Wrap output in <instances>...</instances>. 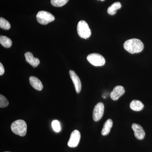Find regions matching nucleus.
<instances>
[{
  "mask_svg": "<svg viewBox=\"0 0 152 152\" xmlns=\"http://www.w3.org/2000/svg\"><path fill=\"white\" fill-rule=\"evenodd\" d=\"M124 47L129 53L134 54L141 52L144 45L142 42L138 39H132L126 41L124 44Z\"/></svg>",
  "mask_w": 152,
  "mask_h": 152,
  "instance_id": "obj_1",
  "label": "nucleus"
},
{
  "mask_svg": "<svg viewBox=\"0 0 152 152\" xmlns=\"http://www.w3.org/2000/svg\"><path fill=\"white\" fill-rule=\"evenodd\" d=\"M11 130L16 134L21 137L26 135L27 132L26 123L23 120H18L14 121L11 125Z\"/></svg>",
  "mask_w": 152,
  "mask_h": 152,
  "instance_id": "obj_2",
  "label": "nucleus"
},
{
  "mask_svg": "<svg viewBox=\"0 0 152 152\" xmlns=\"http://www.w3.org/2000/svg\"><path fill=\"white\" fill-rule=\"evenodd\" d=\"M77 31L80 37L85 39L89 38L91 34L88 25L84 20H81L79 22L77 27Z\"/></svg>",
  "mask_w": 152,
  "mask_h": 152,
  "instance_id": "obj_3",
  "label": "nucleus"
},
{
  "mask_svg": "<svg viewBox=\"0 0 152 152\" xmlns=\"http://www.w3.org/2000/svg\"><path fill=\"white\" fill-rule=\"evenodd\" d=\"M37 19L38 23L41 24L47 25L53 21L55 20V17L49 12L41 11L38 12L37 14Z\"/></svg>",
  "mask_w": 152,
  "mask_h": 152,
  "instance_id": "obj_4",
  "label": "nucleus"
},
{
  "mask_svg": "<svg viewBox=\"0 0 152 152\" xmlns=\"http://www.w3.org/2000/svg\"><path fill=\"white\" fill-rule=\"evenodd\" d=\"M88 61L95 66H102L105 64V60L102 55L98 53H92L87 57Z\"/></svg>",
  "mask_w": 152,
  "mask_h": 152,
  "instance_id": "obj_5",
  "label": "nucleus"
},
{
  "mask_svg": "<svg viewBox=\"0 0 152 152\" xmlns=\"http://www.w3.org/2000/svg\"><path fill=\"white\" fill-rule=\"evenodd\" d=\"M104 106L102 102L98 103L96 104L93 110V119L95 122H97L101 119L104 115Z\"/></svg>",
  "mask_w": 152,
  "mask_h": 152,
  "instance_id": "obj_6",
  "label": "nucleus"
},
{
  "mask_svg": "<svg viewBox=\"0 0 152 152\" xmlns=\"http://www.w3.org/2000/svg\"><path fill=\"white\" fill-rule=\"evenodd\" d=\"M80 133L77 130H75L72 132L68 142V146L70 148L77 146L80 140Z\"/></svg>",
  "mask_w": 152,
  "mask_h": 152,
  "instance_id": "obj_7",
  "label": "nucleus"
},
{
  "mask_svg": "<svg viewBox=\"0 0 152 152\" xmlns=\"http://www.w3.org/2000/svg\"><path fill=\"white\" fill-rule=\"evenodd\" d=\"M71 78L73 83L76 92L79 94L80 92L82 89V84L78 76L73 70L69 71V72Z\"/></svg>",
  "mask_w": 152,
  "mask_h": 152,
  "instance_id": "obj_8",
  "label": "nucleus"
},
{
  "mask_svg": "<svg viewBox=\"0 0 152 152\" xmlns=\"http://www.w3.org/2000/svg\"><path fill=\"white\" fill-rule=\"evenodd\" d=\"M125 92V90L124 87L118 86L114 88L113 90L110 93V96L112 100L116 101L124 95Z\"/></svg>",
  "mask_w": 152,
  "mask_h": 152,
  "instance_id": "obj_9",
  "label": "nucleus"
},
{
  "mask_svg": "<svg viewBox=\"0 0 152 152\" xmlns=\"http://www.w3.org/2000/svg\"><path fill=\"white\" fill-rule=\"evenodd\" d=\"M132 128L134 131L136 138L139 140H142L144 138L145 133L140 125L137 124H133L132 125Z\"/></svg>",
  "mask_w": 152,
  "mask_h": 152,
  "instance_id": "obj_10",
  "label": "nucleus"
},
{
  "mask_svg": "<svg viewBox=\"0 0 152 152\" xmlns=\"http://www.w3.org/2000/svg\"><path fill=\"white\" fill-rule=\"evenodd\" d=\"M26 61L34 67H36L40 63L39 60L38 58H34V56L30 52H27L25 54Z\"/></svg>",
  "mask_w": 152,
  "mask_h": 152,
  "instance_id": "obj_11",
  "label": "nucleus"
},
{
  "mask_svg": "<svg viewBox=\"0 0 152 152\" xmlns=\"http://www.w3.org/2000/svg\"><path fill=\"white\" fill-rule=\"evenodd\" d=\"M29 81L31 86L36 90L41 91L43 88L42 83L37 77L31 76L29 78Z\"/></svg>",
  "mask_w": 152,
  "mask_h": 152,
  "instance_id": "obj_12",
  "label": "nucleus"
},
{
  "mask_svg": "<svg viewBox=\"0 0 152 152\" xmlns=\"http://www.w3.org/2000/svg\"><path fill=\"white\" fill-rule=\"evenodd\" d=\"M143 104L141 102L137 100L132 101L130 104V107L133 111L139 112L144 108Z\"/></svg>",
  "mask_w": 152,
  "mask_h": 152,
  "instance_id": "obj_13",
  "label": "nucleus"
},
{
  "mask_svg": "<svg viewBox=\"0 0 152 152\" xmlns=\"http://www.w3.org/2000/svg\"><path fill=\"white\" fill-rule=\"evenodd\" d=\"M113 125V121L110 119L107 120L104 124L103 128L102 129L101 134L103 136L107 135L110 132Z\"/></svg>",
  "mask_w": 152,
  "mask_h": 152,
  "instance_id": "obj_14",
  "label": "nucleus"
},
{
  "mask_svg": "<svg viewBox=\"0 0 152 152\" xmlns=\"http://www.w3.org/2000/svg\"><path fill=\"white\" fill-rule=\"evenodd\" d=\"M121 3L119 2L114 3L108 9V13L111 15H113L116 13L117 10L121 9Z\"/></svg>",
  "mask_w": 152,
  "mask_h": 152,
  "instance_id": "obj_15",
  "label": "nucleus"
},
{
  "mask_svg": "<svg viewBox=\"0 0 152 152\" xmlns=\"http://www.w3.org/2000/svg\"><path fill=\"white\" fill-rule=\"evenodd\" d=\"M0 43L3 47L5 48H10L12 45V41L10 38L6 36H1Z\"/></svg>",
  "mask_w": 152,
  "mask_h": 152,
  "instance_id": "obj_16",
  "label": "nucleus"
},
{
  "mask_svg": "<svg viewBox=\"0 0 152 152\" xmlns=\"http://www.w3.org/2000/svg\"><path fill=\"white\" fill-rule=\"evenodd\" d=\"M0 27L3 29L8 30L11 28L10 23L4 18H0Z\"/></svg>",
  "mask_w": 152,
  "mask_h": 152,
  "instance_id": "obj_17",
  "label": "nucleus"
},
{
  "mask_svg": "<svg viewBox=\"0 0 152 152\" xmlns=\"http://www.w3.org/2000/svg\"><path fill=\"white\" fill-rule=\"evenodd\" d=\"M69 0H51L53 6L56 7H61L65 5Z\"/></svg>",
  "mask_w": 152,
  "mask_h": 152,
  "instance_id": "obj_18",
  "label": "nucleus"
},
{
  "mask_svg": "<svg viewBox=\"0 0 152 152\" xmlns=\"http://www.w3.org/2000/svg\"><path fill=\"white\" fill-rule=\"evenodd\" d=\"M9 101L3 95H0V107L4 108L8 106Z\"/></svg>",
  "mask_w": 152,
  "mask_h": 152,
  "instance_id": "obj_19",
  "label": "nucleus"
},
{
  "mask_svg": "<svg viewBox=\"0 0 152 152\" xmlns=\"http://www.w3.org/2000/svg\"><path fill=\"white\" fill-rule=\"evenodd\" d=\"M52 126L53 129L56 132H59L61 131V127L60 122L57 120H54L52 122Z\"/></svg>",
  "mask_w": 152,
  "mask_h": 152,
  "instance_id": "obj_20",
  "label": "nucleus"
},
{
  "mask_svg": "<svg viewBox=\"0 0 152 152\" xmlns=\"http://www.w3.org/2000/svg\"><path fill=\"white\" fill-rule=\"evenodd\" d=\"M4 68L2 64L1 63H0V75H2L4 73Z\"/></svg>",
  "mask_w": 152,
  "mask_h": 152,
  "instance_id": "obj_21",
  "label": "nucleus"
},
{
  "mask_svg": "<svg viewBox=\"0 0 152 152\" xmlns=\"http://www.w3.org/2000/svg\"><path fill=\"white\" fill-rule=\"evenodd\" d=\"M98 1H99V0H98ZM100 1H105V0H100Z\"/></svg>",
  "mask_w": 152,
  "mask_h": 152,
  "instance_id": "obj_22",
  "label": "nucleus"
},
{
  "mask_svg": "<svg viewBox=\"0 0 152 152\" xmlns=\"http://www.w3.org/2000/svg\"></svg>",
  "mask_w": 152,
  "mask_h": 152,
  "instance_id": "obj_23",
  "label": "nucleus"
}]
</instances>
